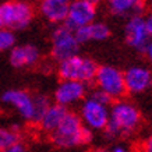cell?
<instances>
[{"label": "cell", "mask_w": 152, "mask_h": 152, "mask_svg": "<svg viewBox=\"0 0 152 152\" xmlns=\"http://www.w3.org/2000/svg\"><path fill=\"white\" fill-rule=\"evenodd\" d=\"M145 27H147L148 34L152 35V14H149V17L145 20Z\"/></svg>", "instance_id": "603a6c76"}, {"label": "cell", "mask_w": 152, "mask_h": 152, "mask_svg": "<svg viewBox=\"0 0 152 152\" xmlns=\"http://www.w3.org/2000/svg\"><path fill=\"white\" fill-rule=\"evenodd\" d=\"M66 113H67V109L64 106L60 105H50V107L46 110V113L43 115L42 120L39 121V124L42 126V129L45 131H49V133H53L59 124L61 123V120L64 119Z\"/></svg>", "instance_id": "9a60e30c"}, {"label": "cell", "mask_w": 152, "mask_h": 152, "mask_svg": "<svg viewBox=\"0 0 152 152\" xmlns=\"http://www.w3.org/2000/svg\"><path fill=\"white\" fill-rule=\"evenodd\" d=\"M95 80H96V84L99 85V89L106 92L112 98L121 96L126 92L124 75L115 67H110V66L98 67Z\"/></svg>", "instance_id": "5b68a950"}, {"label": "cell", "mask_w": 152, "mask_h": 152, "mask_svg": "<svg viewBox=\"0 0 152 152\" xmlns=\"http://www.w3.org/2000/svg\"><path fill=\"white\" fill-rule=\"evenodd\" d=\"M145 53H147L149 61L152 63V42H149V43L147 45V48H145Z\"/></svg>", "instance_id": "cb8c5ba5"}, {"label": "cell", "mask_w": 152, "mask_h": 152, "mask_svg": "<svg viewBox=\"0 0 152 152\" xmlns=\"http://www.w3.org/2000/svg\"><path fill=\"white\" fill-rule=\"evenodd\" d=\"M20 135L13 130L0 129V152L13 147L15 144H18Z\"/></svg>", "instance_id": "ac0fdd59"}, {"label": "cell", "mask_w": 152, "mask_h": 152, "mask_svg": "<svg viewBox=\"0 0 152 152\" xmlns=\"http://www.w3.org/2000/svg\"><path fill=\"white\" fill-rule=\"evenodd\" d=\"M94 102H96V103H99V105L102 106H106L109 105L112 102V99L113 98L109 96L106 92H103V91H101V89H98V91H95V92L92 94V98H91Z\"/></svg>", "instance_id": "44dd1931"}, {"label": "cell", "mask_w": 152, "mask_h": 152, "mask_svg": "<svg viewBox=\"0 0 152 152\" xmlns=\"http://www.w3.org/2000/svg\"><path fill=\"white\" fill-rule=\"evenodd\" d=\"M14 42H15V38H14V34L11 31L0 29V52L10 49L14 45Z\"/></svg>", "instance_id": "ffe728a7"}, {"label": "cell", "mask_w": 152, "mask_h": 152, "mask_svg": "<svg viewBox=\"0 0 152 152\" xmlns=\"http://www.w3.org/2000/svg\"><path fill=\"white\" fill-rule=\"evenodd\" d=\"M70 3L66 0H45L41 4L42 14L53 23L64 21L67 18Z\"/></svg>", "instance_id": "4fadbf2b"}, {"label": "cell", "mask_w": 152, "mask_h": 152, "mask_svg": "<svg viewBox=\"0 0 152 152\" xmlns=\"http://www.w3.org/2000/svg\"><path fill=\"white\" fill-rule=\"evenodd\" d=\"M39 59V52L32 45H21L13 48L10 53V63L14 67H24V66L34 64Z\"/></svg>", "instance_id": "5bb4252c"}, {"label": "cell", "mask_w": 152, "mask_h": 152, "mask_svg": "<svg viewBox=\"0 0 152 152\" xmlns=\"http://www.w3.org/2000/svg\"><path fill=\"white\" fill-rule=\"evenodd\" d=\"M112 152H126V151L123 149V148H116V149H113Z\"/></svg>", "instance_id": "484cf974"}, {"label": "cell", "mask_w": 152, "mask_h": 152, "mask_svg": "<svg viewBox=\"0 0 152 152\" xmlns=\"http://www.w3.org/2000/svg\"><path fill=\"white\" fill-rule=\"evenodd\" d=\"M149 34L145 27V20L141 15H134L129 20V23L126 25V39L129 42V45L138 50H145L148 42Z\"/></svg>", "instance_id": "ba28073f"}, {"label": "cell", "mask_w": 152, "mask_h": 152, "mask_svg": "<svg viewBox=\"0 0 152 152\" xmlns=\"http://www.w3.org/2000/svg\"><path fill=\"white\" fill-rule=\"evenodd\" d=\"M112 13L115 14H124L127 11H134V15H140L142 11L144 4L140 1H134V0H113L109 3Z\"/></svg>", "instance_id": "2e32d148"}, {"label": "cell", "mask_w": 152, "mask_h": 152, "mask_svg": "<svg viewBox=\"0 0 152 152\" xmlns=\"http://www.w3.org/2000/svg\"><path fill=\"white\" fill-rule=\"evenodd\" d=\"M3 101L14 105L21 115L28 120H32L34 117V103L32 98L29 96L25 91H7L3 95Z\"/></svg>", "instance_id": "7c38bea8"}, {"label": "cell", "mask_w": 152, "mask_h": 152, "mask_svg": "<svg viewBox=\"0 0 152 152\" xmlns=\"http://www.w3.org/2000/svg\"><path fill=\"white\" fill-rule=\"evenodd\" d=\"M98 71V66L92 60L73 56L70 59L60 63L59 74L64 81H77V83H87L95 78Z\"/></svg>", "instance_id": "3957f363"}, {"label": "cell", "mask_w": 152, "mask_h": 152, "mask_svg": "<svg viewBox=\"0 0 152 152\" xmlns=\"http://www.w3.org/2000/svg\"><path fill=\"white\" fill-rule=\"evenodd\" d=\"M52 43H53L52 55L60 63L73 56H77L78 42L75 41L74 34L67 28L59 27L57 29H55V32L52 35Z\"/></svg>", "instance_id": "52a82bcc"}, {"label": "cell", "mask_w": 152, "mask_h": 152, "mask_svg": "<svg viewBox=\"0 0 152 152\" xmlns=\"http://www.w3.org/2000/svg\"><path fill=\"white\" fill-rule=\"evenodd\" d=\"M96 14V7L94 1L88 0H78L70 4L67 18L64 20V25L69 31L74 32L77 28L92 24V20Z\"/></svg>", "instance_id": "8992f818"}, {"label": "cell", "mask_w": 152, "mask_h": 152, "mask_svg": "<svg viewBox=\"0 0 152 152\" xmlns=\"http://www.w3.org/2000/svg\"><path fill=\"white\" fill-rule=\"evenodd\" d=\"M83 117L92 129H105L109 121V113L105 106L89 99L83 106Z\"/></svg>", "instance_id": "30bf717a"}, {"label": "cell", "mask_w": 152, "mask_h": 152, "mask_svg": "<svg viewBox=\"0 0 152 152\" xmlns=\"http://www.w3.org/2000/svg\"><path fill=\"white\" fill-rule=\"evenodd\" d=\"M147 151H148V152H152V137H151V138H149V141H148Z\"/></svg>", "instance_id": "d4e9b609"}, {"label": "cell", "mask_w": 152, "mask_h": 152, "mask_svg": "<svg viewBox=\"0 0 152 152\" xmlns=\"http://www.w3.org/2000/svg\"><path fill=\"white\" fill-rule=\"evenodd\" d=\"M140 123V112L127 102H119L113 106L112 115L106 124L107 135H117V134H129L133 131Z\"/></svg>", "instance_id": "7a4b0ae2"}, {"label": "cell", "mask_w": 152, "mask_h": 152, "mask_svg": "<svg viewBox=\"0 0 152 152\" xmlns=\"http://www.w3.org/2000/svg\"><path fill=\"white\" fill-rule=\"evenodd\" d=\"M92 140V133L87 127H83L80 117L73 112H67L59 127L52 133V141L61 148L87 144Z\"/></svg>", "instance_id": "6da1fadb"}, {"label": "cell", "mask_w": 152, "mask_h": 152, "mask_svg": "<svg viewBox=\"0 0 152 152\" xmlns=\"http://www.w3.org/2000/svg\"><path fill=\"white\" fill-rule=\"evenodd\" d=\"M1 152H25V149H24V147L18 142V144H15V145L7 148V149H4V151H1Z\"/></svg>", "instance_id": "7402d4cb"}, {"label": "cell", "mask_w": 152, "mask_h": 152, "mask_svg": "<svg viewBox=\"0 0 152 152\" xmlns=\"http://www.w3.org/2000/svg\"><path fill=\"white\" fill-rule=\"evenodd\" d=\"M32 103H34V117L32 121L39 123L43 117V115L46 113V110L50 107V102L45 95H35L32 98Z\"/></svg>", "instance_id": "e0dca14e"}, {"label": "cell", "mask_w": 152, "mask_h": 152, "mask_svg": "<svg viewBox=\"0 0 152 152\" xmlns=\"http://www.w3.org/2000/svg\"><path fill=\"white\" fill-rule=\"evenodd\" d=\"M32 20V9L28 3L9 1L0 6V29H21Z\"/></svg>", "instance_id": "277c9868"}, {"label": "cell", "mask_w": 152, "mask_h": 152, "mask_svg": "<svg viewBox=\"0 0 152 152\" xmlns=\"http://www.w3.org/2000/svg\"><path fill=\"white\" fill-rule=\"evenodd\" d=\"M85 94V85L83 83H77V81H64L59 85L56 89L55 98L57 105L64 106L67 103L78 101L80 98L84 96Z\"/></svg>", "instance_id": "8fae6325"}, {"label": "cell", "mask_w": 152, "mask_h": 152, "mask_svg": "<svg viewBox=\"0 0 152 152\" xmlns=\"http://www.w3.org/2000/svg\"><path fill=\"white\" fill-rule=\"evenodd\" d=\"M89 29H91V41H103L110 35L109 28L101 23L89 24Z\"/></svg>", "instance_id": "d6986e66"}, {"label": "cell", "mask_w": 152, "mask_h": 152, "mask_svg": "<svg viewBox=\"0 0 152 152\" xmlns=\"http://www.w3.org/2000/svg\"><path fill=\"white\" fill-rule=\"evenodd\" d=\"M123 75L126 91L130 92H142L152 84V73L145 67H131Z\"/></svg>", "instance_id": "9c48e42d"}]
</instances>
